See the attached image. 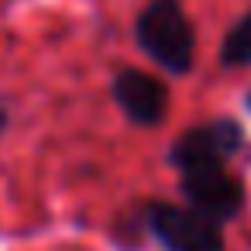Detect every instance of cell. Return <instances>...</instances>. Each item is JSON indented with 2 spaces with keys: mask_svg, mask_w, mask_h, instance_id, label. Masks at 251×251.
<instances>
[{
  "mask_svg": "<svg viewBox=\"0 0 251 251\" xmlns=\"http://www.w3.org/2000/svg\"><path fill=\"white\" fill-rule=\"evenodd\" d=\"M4 124H7V110H4V103H0V131H4Z\"/></svg>",
  "mask_w": 251,
  "mask_h": 251,
  "instance_id": "obj_7",
  "label": "cell"
},
{
  "mask_svg": "<svg viewBox=\"0 0 251 251\" xmlns=\"http://www.w3.org/2000/svg\"><path fill=\"white\" fill-rule=\"evenodd\" d=\"M179 193H182V200L193 213H200L213 224H227L244 210V186L224 165H206V169L182 172Z\"/></svg>",
  "mask_w": 251,
  "mask_h": 251,
  "instance_id": "obj_3",
  "label": "cell"
},
{
  "mask_svg": "<svg viewBox=\"0 0 251 251\" xmlns=\"http://www.w3.org/2000/svg\"><path fill=\"white\" fill-rule=\"evenodd\" d=\"M244 145V131L241 124L220 117V121H206L189 127L186 134H179L169 148V165H176L179 172L189 169H206V165H227L230 155H237Z\"/></svg>",
  "mask_w": 251,
  "mask_h": 251,
  "instance_id": "obj_4",
  "label": "cell"
},
{
  "mask_svg": "<svg viewBox=\"0 0 251 251\" xmlns=\"http://www.w3.org/2000/svg\"><path fill=\"white\" fill-rule=\"evenodd\" d=\"M248 107H251V97H248Z\"/></svg>",
  "mask_w": 251,
  "mask_h": 251,
  "instance_id": "obj_8",
  "label": "cell"
},
{
  "mask_svg": "<svg viewBox=\"0 0 251 251\" xmlns=\"http://www.w3.org/2000/svg\"><path fill=\"white\" fill-rule=\"evenodd\" d=\"M145 217H148V230L158 237L165 251H224L220 224L193 213L189 206L148 203Z\"/></svg>",
  "mask_w": 251,
  "mask_h": 251,
  "instance_id": "obj_2",
  "label": "cell"
},
{
  "mask_svg": "<svg viewBox=\"0 0 251 251\" xmlns=\"http://www.w3.org/2000/svg\"><path fill=\"white\" fill-rule=\"evenodd\" d=\"M220 59H224V66H248V62H251V11H248V14L230 28V35L224 38Z\"/></svg>",
  "mask_w": 251,
  "mask_h": 251,
  "instance_id": "obj_6",
  "label": "cell"
},
{
  "mask_svg": "<svg viewBox=\"0 0 251 251\" xmlns=\"http://www.w3.org/2000/svg\"><path fill=\"white\" fill-rule=\"evenodd\" d=\"M138 45L172 76L193 69V28L179 0H151L138 18Z\"/></svg>",
  "mask_w": 251,
  "mask_h": 251,
  "instance_id": "obj_1",
  "label": "cell"
},
{
  "mask_svg": "<svg viewBox=\"0 0 251 251\" xmlns=\"http://www.w3.org/2000/svg\"><path fill=\"white\" fill-rule=\"evenodd\" d=\"M114 100L117 107L141 127H155L165 121V110H169V93L165 86L155 79V76H145L138 69H124L117 79H114Z\"/></svg>",
  "mask_w": 251,
  "mask_h": 251,
  "instance_id": "obj_5",
  "label": "cell"
}]
</instances>
